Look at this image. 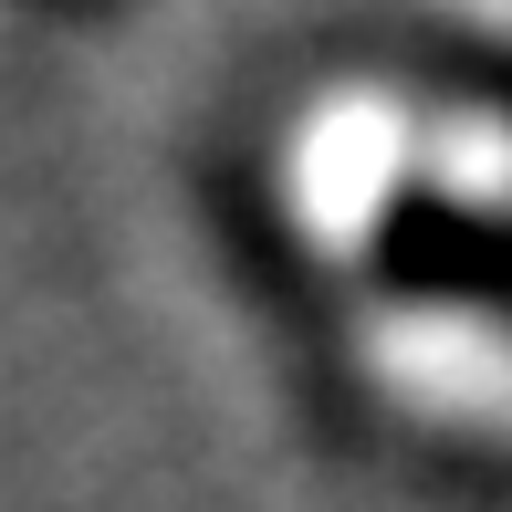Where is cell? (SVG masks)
<instances>
[{"instance_id":"cell-1","label":"cell","mask_w":512,"mask_h":512,"mask_svg":"<svg viewBox=\"0 0 512 512\" xmlns=\"http://www.w3.org/2000/svg\"><path fill=\"white\" fill-rule=\"evenodd\" d=\"M366 283L398 304L502 314L512 324V220L460 189H398L366 230Z\"/></svg>"}]
</instances>
